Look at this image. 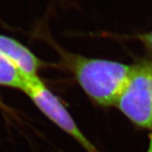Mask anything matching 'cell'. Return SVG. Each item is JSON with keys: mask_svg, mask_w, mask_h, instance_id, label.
I'll use <instances>...</instances> for the list:
<instances>
[{"mask_svg": "<svg viewBox=\"0 0 152 152\" xmlns=\"http://www.w3.org/2000/svg\"><path fill=\"white\" fill-rule=\"evenodd\" d=\"M64 56L78 84L95 103L117 105L129 80L133 64L72 53Z\"/></svg>", "mask_w": 152, "mask_h": 152, "instance_id": "cell-1", "label": "cell"}, {"mask_svg": "<svg viewBox=\"0 0 152 152\" xmlns=\"http://www.w3.org/2000/svg\"><path fill=\"white\" fill-rule=\"evenodd\" d=\"M116 106L134 125L152 129V59L133 64L129 80Z\"/></svg>", "mask_w": 152, "mask_h": 152, "instance_id": "cell-2", "label": "cell"}, {"mask_svg": "<svg viewBox=\"0 0 152 152\" xmlns=\"http://www.w3.org/2000/svg\"><path fill=\"white\" fill-rule=\"evenodd\" d=\"M22 91L27 94L48 118L75 140L87 152H99L96 147L82 133L59 98L44 85L37 75L25 76Z\"/></svg>", "mask_w": 152, "mask_h": 152, "instance_id": "cell-3", "label": "cell"}, {"mask_svg": "<svg viewBox=\"0 0 152 152\" xmlns=\"http://www.w3.org/2000/svg\"><path fill=\"white\" fill-rule=\"evenodd\" d=\"M0 54L25 76H36L41 61L27 48L13 38L0 35Z\"/></svg>", "mask_w": 152, "mask_h": 152, "instance_id": "cell-4", "label": "cell"}, {"mask_svg": "<svg viewBox=\"0 0 152 152\" xmlns=\"http://www.w3.org/2000/svg\"><path fill=\"white\" fill-rule=\"evenodd\" d=\"M24 77L15 66L0 54V85L22 90Z\"/></svg>", "mask_w": 152, "mask_h": 152, "instance_id": "cell-5", "label": "cell"}, {"mask_svg": "<svg viewBox=\"0 0 152 152\" xmlns=\"http://www.w3.org/2000/svg\"><path fill=\"white\" fill-rule=\"evenodd\" d=\"M139 41H140L143 45L151 53H152V31L149 32L139 34L135 37Z\"/></svg>", "mask_w": 152, "mask_h": 152, "instance_id": "cell-6", "label": "cell"}, {"mask_svg": "<svg viewBox=\"0 0 152 152\" xmlns=\"http://www.w3.org/2000/svg\"><path fill=\"white\" fill-rule=\"evenodd\" d=\"M146 152H152V133L150 134V136H149V145H148Z\"/></svg>", "mask_w": 152, "mask_h": 152, "instance_id": "cell-7", "label": "cell"}]
</instances>
